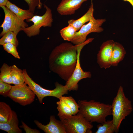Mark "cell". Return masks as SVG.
Instances as JSON below:
<instances>
[{
  "label": "cell",
  "mask_w": 133,
  "mask_h": 133,
  "mask_svg": "<svg viewBox=\"0 0 133 133\" xmlns=\"http://www.w3.org/2000/svg\"><path fill=\"white\" fill-rule=\"evenodd\" d=\"M77 55L76 45L68 42L62 43L51 52L49 59V68L67 82L76 67Z\"/></svg>",
  "instance_id": "cell-1"
},
{
  "label": "cell",
  "mask_w": 133,
  "mask_h": 133,
  "mask_svg": "<svg viewBox=\"0 0 133 133\" xmlns=\"http://www.w3.org/2000/svg\"><path fill=\"white\" fill-rule=\"evenodd\" d=\"M79 111L77 113L91 123H102L105 122L108 116L112 115L111 105L91 100H79Z\"/></svg>",
  "instance_id": "cell-2"
},
{
  "label": "cell",
  "mask_w": 133,
  "mask_h": 133,
  "mask_svg": "<svg viewBox=\"0 0 133 133\" xmlns=\"http://www.w3.org/2000/svg\"><path fill=\"white\" fill-rule=\"evenodd\" d=\"M111 105L113 125L115 133H117L122 120L133 111L131 102L125 96L122 86L119 87Z\"/></svg>",
  "instance_id": "cell-3"
},
{
  "label": "cell",
  "mask_w": 133,
  "mask_h": 133,
  "mask_svg": "<svg viewBox=\"0 0 133 133\" xmlns=\"http://www.w3.org/2000/svg\"><path fill=\"white\" fill-rule=\"evenodd\" d=\"M25 79V83L28 85L37 96L39 102L43 103V98L48 96L55 97L59 99L64 94L68 93V89L65 85H63L56 82L55 88L52 90H49L42 87L34 82L29 76L25 69L23 70Z\"/></svg>",
  "instance_id": "cell-4"
},
{
  "label": "cell",
  "mask_w": 133,
  "mask_h": 133,
  "mask_svg": "<svg viewBox=\"0 0 133 133\" xmlns=\"http://www.w3.org/2000/svg\"><path fill=\"white\" fill-rule=\"evenodd\" d=\"M63 124L66 133H91L93 125L81 115L59 117Z\"/></svg>",
  "instance_id": "cell-5"
},
{
  "label": "cell",
  "mask_w": 133,
  "mask_h": 133,
  "mask_svg": "<svg viewBox=\"0 0 133 133\" xmlns=\"http://www.w3.org/2000/svg\"><path fill=\"white\" fill-rule=\"evenodd\" d=\"M44 5L46 11L43 15H34L32 18L26 20L27 22L32 21L33 23L30 27L24 28L22 30L29 37L39 35L40 29L43 26L50 27L52 26L53 19L51 10L47 5Z\"/></svg>",
  "instance_id": "cell-6"
},
{
  "label": "cell",
  "mask_w": 133,
  "mask_h": 133,
  "mask_svg": "<svg viewBox=\"0 0 133 133\" xmlns=\"http://www.w3.org/2000/svg\"><path fill=\"white\" fill-rule=\"evenodd\" d=\"M93 38H89L84 42L76 45L77 52V61L75 69L71 77L66 82L65 85L68 88L69 91H77L78 88V83L81 80L91 77V72L84 71L82 68L80 64V56L81 52L83 47L86 45L92 42Z\"/></svg>",
  "instance_id": "cell-7"
},
{
  "label": "cell",
  "mask_w": 133,
  "mask_h": 133,
  "mask_svg": "<svg viewBox=\"0 0 133 133\" xmlns=\"http://www.w3.org/2000/svg\"><path fill=\"white\" fill-rule=\"evenodd\" d=\"M1 7L4 11L5 16L4 21L0 26L2 28L0 37L9 31L12 32L17 35L23 28L28 27L27 24L24 20L19 18L6 6Z\"/></svg>",
  "instance_id": "cell-8"
},
{
  "label": "cell",
  "mask_w": 133,
  "mask_h": 133,
  "mask_svg": "<svg viewBox=\"0 0 133 133\" xmlns=\"http://www.w3.org/2000/svg\"><path fill=\"white\" fill-rule=\"evenodd\" d=\"M27 84L25 83L21 85L13 86L8 97L22 106L31 104L34 101L36 95Z\"/></svg>",
  "instance_id": "cell-9"
},
{
  "label": "cell",
  "mask_w": 133,
  "mask_h": 133,
  "mask_svg": "<svg viewBox=\"0 0 133 133\" xmlns=\"http://www.w3.org/2000/svg\"><path fill=\"white\" fill-rule=\"evenodd\" d=\"M106 21L105 19H96L94 17L76 32L71 42L75 45H79L86 40L87 36L90 33L102 32L104 29L101 26Z\"/></svg>",
  "instance_id": "cell-10"
},
{
  "label": "cell",
  "mask_w": 133,
  "mask_h": 133,
  "mask_svg": "<svg viewBox=\"0 0 133 133\" xmlns=\"http://www.w3.org/2000/svg\"><path fill=\"white\" fill-rule=\"evenodd\" d=\"M115 42L112 40H107L100 47L97 54V62L101 68L106 69L112 66L111 60Z\"/></svg>",
  "instance_id": "cell-11"
},
{
  "label": "cell",
  "mask_w": 133,
  "mask_h": 133,
  "mask_svg": "<svg viewBox=\"0 0 133 133\" xmlns=\"http://www.w3.org/2000/svg\"><path fill=\"white\" fill-rule=\"evenodd\" d=\"M49 123L46 125L42 124L37 120L34 122L37 127L46 133H66L64 126L62 121L56 119L54 116L50 117Z\"/></svg>",
  "instance_id": "cell-12"
},
{
  "label": "cell",
  "mask_w": 133,
  "mask_h": 133,
  "mask_svg": "<svg viewBox=\"0 0 133 133\" xmlns=\"http://www.w3.org/2000/svg\"><path fill=\"white\" fill-rule=\"evenodd\" d=\"M87 0H62L57 9L61 15L74 14L81 6L83 3Z\"/></svg>",
  "instance_id": "cell-13"
},
{
  "label": "cell",
  "mask_w": 133,
  "mask_h": 133,
  "mask_svg": "<svg viewBox=\"0 0 133 133\" xmlns=\"http://www.w3.org/2000/svg\"><path fill=\"white\" fill-rule=\"evenodd\" d=\"M94 11L93 0H91V5L87 12L77 19H71L68 20V24L72 26L77 32L78 31L85 23L89 22L94 17Z\"/></svg>",
  "instance_id": "cell-14"
},
{
  "label": "cell",
  "mask_w": 133,
  "mask_h": 133,
  "mask_svg": "<svg viewBox=\"0 0 133 133\" xmlns=\"http://www.w3.org/2000/svg\"><path fill=\"white\" fill-rule=\"evenodd\" d=\"M19 121L16 113L13 111L12 117L6 123H0V129L8 133H21L22 131L18 127Z\"/></svg>",
  "instance_id": "cell-15"
},
{
  "label": "cell",
  "mask_w": 133,
  "mask_h": 133,
  "mask_svg": "<svg viewBox=\"0 0 133 133\" xmlns=\"http://www.w3.org/2000/svg\"><path fill=\"white\" fill-rule=\"evenodd\" d=\"M126 51L123 46L120 43L115 42L111 62L112 66H117L124 58Z\"/></svg>",
  "instance_id": "cell-16"
},
{
  "label": "cell",
  "mask_w": 133,
  "mask_h": 133,
  "mask_svg": "<svg viewBox=\"0 0 133 133\" xmlns=\"http://www.w3.org/2000/svg\"><path fill=\"white\" fill-rule=\"evenodd\" d=\"M6 6L15 13L19 18L24 20L31 18L34 16V13L29 9L24 10L22 9L9 0Z\"/></svg>",
  "instance_id": "cell-17"
},
{
  "label": "cell",
  "mask_w": 133,
  "mask_h": 133,
  "mask_svg": "<svg viewBox=\"0 0 133 133\" xmlns=\"http://www.w3.org/2000/svg\"><path fill=\"white\" fill-rule=\"evenodd\" d=\"M13 110L10 106L5 102H0V123H6L12 118Z\"/></svg>",
  "instance_id": "cell-18"
},
{
  "label": "cell",
  "mask_w": 133,
  "mask_h": 133,
  "mask_svg": "<svg viewBox=\"0 0 133 133\" xmlns=\"http://www.w3.org/2000/svg\"><path fill=\"white\" fill-rule=\"evenodd\" d=\"M11 75L13 84L15 85H20L25 83L23 70L18 68L15 65L12 66Z\"/></svg>",
  "instance_id": "cell-19"
},
{
  "label": "cell",
  "mask_w": 133,
  "mask_h": 133,
  "mask_svg": "<svg viewBox=\"0 0 133 133\" xmlns=\"http://www.w3.org/2000/svg\"><path fill=\"white\" fill-rule=\"evenodd\" d=\"M12 66L4 63L0 69V79L9 84H13L11 75Z\"/></svg>",
  "instance_id": "cell-20"
},
{
  "label": "cell",
  "mask_w": 133,
  "mask_h": 133,
  "mask_svg": "<svg viewBox=\"0 0 133 133\" xmlns=\"http://www.w3.org/2000/svg\"><path fill=\"white\" fill-rule=\"evenodd\" d=\"M56 102L57 109L58 112V116L59 117L72 115L71 110L69 106L61 98Z\"/></svg>",
  "instance_id": "cell-21"
},
{
  "label": "cell",
  "mask_w": 133,
  "mask_h": 133,
  "mask_svg": "<svg viewBox=\"0 0 133 133\" xmlns=\"http://www.w3.org/2000/svg\"><path fill=\"white\" fill-rule=\"evenodd\" d=\"M75 28L70 25H68L60 31L61 36L65 41L71 42L76 32Z\"/></svg>",
  "instance_id": "cell-22"
},
{
  "label": "cell",
  "mask_w": 133,
  "mask_h": 133,
  "mask_svg": "<svg viewBox=\"0 0 133 133\" xmlns=\"http://www.w3.org/2000/svg\"><path fill=\"white\" fill-rule=\"evenodd\" d=\"M16 35L13 32H8L4 34L0 39V45L3 46L7 43H11L17 47L19 42Z\"/></svg>",
  "instance_id": "cell-23"
},
{
  "label": "cell",
  "mask_w": 133,
  "mask_h": 133,
  "mask_svg": "<svg viewBox=\"0 0 133 133\" xmlns=\"http://www.w3.org/2000/svg\"><path fill=\"white\" fill-rule=\"evenodd\" d=\"M96 133H113L115 132L112 120H108L97 125Z\"/></svg>",
  "instance_id": "cell-24"
},
{
  "label": "cell",
  "mask_w": 133,
  "mask_h": 133,
  "mask_svg": "<svg viewBox=\"0 0 133 133\" xmlns=\"http://www.w3.org/2000/svg\"><path fill=\"white\" fill-rule=\"evenodd\" d=\"M60 98L64 100L69 106L71 110L73 115H76L78 113L79 111L78 105L72 97L62 96Z\"/></svg>",
  "instance_id": "cell-25"
},
{
  "label": "cell",
  "mask_w": 133,
  "mask_h": 133,
  "mask_svg": "<svg viewBox=\"0 0 133 133\" xmlns=\"http://www.w3.org/2000/svg\"><path fill=\"white\" fill-rule=\"evenodd\" d=\"M4 50L7 52L10 53L15 58L18 59L20 57L17 51V47L11 43H7L3 45Z\"/></svg>",
  "instance_id": "cell-26"
},
{
  "label": "cell",
  "mask_w": 133,
  "mask_h": 133,
  "mask_svg": "<svg viewBox=\"0 0 133 133\" xmlns=\"http://www.w3.org/2000/svg\"><path fill=\"white\" fill-rule=\"evenodd\" d=\"M28 4L29 10L34 13L36 6L38 9H41L42 4L40 0H24Z\"/></svg>",
  "instance_id": "cell-27"
},
{
  "label": "cell",
  "mask_w": 133,
  "mask_h": 133,
  "mask_svg": "<svg viewBox=\"0 0 133 133\" xmlns=\"http://www.w3.org/2000/svg\"><path fill=\"white\" fill-rule=\"evenodd\" d=\"M12 86L5 83L0 79V94L4 97H8Z\"/></svg>",
  "instance_id": "cell-28"
},
{
  "label": "cell",
  "mask_w": 133,
  "mask_h": 133,
  "mask_svg": "<svg viewBox=\"0 0 133 133\" xmlns=\"http://www.w3.org/2000/svg\"><path fill=\"white\" fill-rule=\"evenodd\" d=\"M22 125L20 127L23 129L26 133H40V131L36 129H33L29 127L23 121H22Z\"/></svg>",
  "instance_id": "cell-29"
},
{
  "label": "cell",
  "mask_w": 133,
  "mask_h": 133,
  "mask_svg": "<svg viewBox=\"0 0 133 133\" xmlns=\"http://www.w3.org/2000/svg\"><path fill=\"white\" fill-rule=\"evenodd\" d=\"M8 0H0V7L6 6Z\"/></svg>",
  "instance_id": "cell-30"
},
{
  "label": "cell",
  "mask_w": 133,
  "mask_h": 133,
  "mask_svg": "<svg viewBox=\"0 0 133 133\" xmlns=\"http://www.w3.org/2000/svg\"><path fill=\"white\" fill-rule=\"evenodd\" d=\"M124 1H128L132 5L133 8V0H123Z\"/></svg>",
  "instance_id": "cell-31"
}]
</instances>
